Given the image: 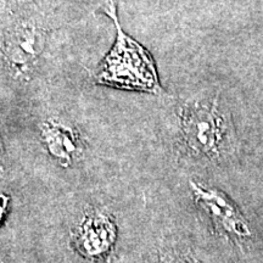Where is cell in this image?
I'll return each mask as SVG.
<instances>
[{
    "label": "cell",
    "instance_id": "obj_7",
    "mask_svg": "<svg viewBox=\"0 0 263 263\" xmlns=\"http://www.w3.org/2000/svg\"><path fill=\"white\" fill-rule=\"evenodd\" d=\"M160 263H166V262H162V261H161V262H160Z\"/></svg>",
    "mask_w": 263,
    "mask_h": 263
},
{
    "label": "cell",
    "instance_id": "obj_6",
    "mask_svg": "<svg viewBox=\"0 0 263 263\" xmlns=\"http://www.w3.org/2000/svg\"><path fill=\"white\" fill-rule=\"evenodd\" d=\"M42 136L51 156L62 166H68L78 151L74 130L64 123L51 121L44 124Z\"/></svg>",
    "mask_w": 263,
    "mask_h": 263
},
{
    "label": "cell",
    "instance_id": "obj_3",
    "mask_svg": "<svg viewBox=\"0 0 263 263\" xmlns=\"http://www.w3.org/2000/svg\"><path fill=\"white\" fill-rule=\"evenodd\" d=\"M190 189L197 205L210 216L213 223L236 238L244 239L251 236L252 232L248 221L222 193L195 182H190Z\"/></svg>",
    "mask_w": 263,
    "mask_h": 263
},
{
    "label": "cell",
    "instance_id": "obj_2",
    "mask_svg": "<svg viewBox=\"0 0 263 263\" xmlns=\"http://www.w3.org/2000/svg\"><path fill=\"white\" fill-rule=\"evenodd\" d=\"M183 136L192 150L201 155H212L223 138V121L215 107L195 105L186 108L182 118Z\"/></svg>",
    "mask_w": 263,
    "mask_h": 263
},
{
    "label": "cell",
    "instance_id": "obj_5",
    "mask_svg": "<svg viewBox=\"0 0 263 263\" xmlns=\"http://www.w3.org/2000/svg\"><path fill=\"white\" fill-rule=\"evenodd\" d=\"M44 44V33L34 25H20L5 38V52L15 67L26 71L37 61Z\"/></svg>",
    "mask_w": 263,
    "mask_h": 263
},
{
    "label": "cell",
    "instance_id": "obj_4",
    "mask_svg": "<svg viewBox=\"0 0 263 263\" xmlns=\"http://www.w3.org/2000/svg\"><path fill=\"white\" fill-rule=\"evenodd\" d=\"M116 228L111 218L101 212L85 217L78 228L77 249L89 258L103 257L114 248Z\"/></svg>",
    "mask_w": 263,
    "mask_h": 263
},
{
    "label": "cell",
    "instance_id": "obj_1",
    "mask_svg": "<svg viewBox=\"0 0 263 263\" xmlns=\"http://www.w3.org/2000/svg\"><path fill=\"white\" fill-rule=\"evenodd\" d=\"M107 14L116 24L117 37L112 50L105 59L101 71L99 72V81L124 89L155 93L160 87L155 66L149 52L122 31L116 18L112 2Z\"/></svg>",
    "mask_w": 263,
    "mask_h": 263
}]
</instances>
